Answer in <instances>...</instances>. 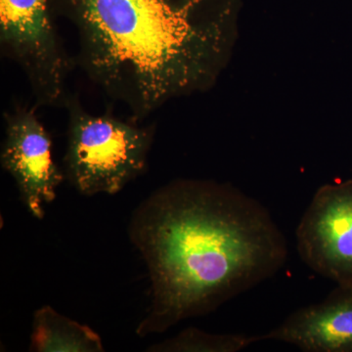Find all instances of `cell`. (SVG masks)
Instances as JSON below:
<instances>
[{
  "label": "cell",
  "instance_id": "7a4b0ae2",
  "mask_svg": "<svg viewBox=\"0 0 352 352\" xmlns=\"http://www.w3.org/2000/svg\"><path fill=\"white\" fill-rule=\"evenodd\" d=\"M75 28L85 76L131 119L214 82L224 45L226 0H52Z\"/></svg>",
  "mask_w": 352,
  "mask_h": 352
},
{
  "label": "cell",
  "instance_id": "277c9868",
  "mask_svg": "<svg viewBox=\"0 0 352 352\" xmlns=\"http://www.w3.org/2000/svg\"><path fill=\"white\" fill-rule=\"evenodd\" d=\"M52 0H0V52L19 67L36 108H64L76 65L58 32Z\"/></svg>",
  "mask_w": 352,
  "mask_h": 352
},
{
  "label": "cell",
  "instance_id": "8992f818",
  "mask_svg": "<svg viewBox=\"0 0 352 352\" xmlns=\"http://www.w3.org/2000/svg\"><path fill=\"white\" fill-rule=\"evenodd\" d=\"M36 109L17 105L3 113L6 136L0 164L15 180L32 217L43 219L44 207L56 198L65 173L53 160L52 139Z\"/></svg>",
  "mask_w": 352,
  "mask_h": 352
},
{
  "label": "cell",
  "instance_id": "5b68a950",
  "mask_svg": "<svg viewBox=\"0 0 352 352\" xmlns=\"http://www.w3.org/2000/svg\"><path fill=\"white\" fill-rule=\"evenodd\" d=\"M296 238L308 267L337 286L352 289V179L317 190Z\"/></svg>",
  "mask_w": 352,
  "mask_h": 352
},
{
  "label": "cell",
  "instance_id": "3957f363",
  "mask_svg": "<svg viewBox=\"0 0 352 352\" xmlns=\"http://www.w3.org/2000/svg\"><path fill=\"white\" fill-rule=\"evenodd\" d=\"M65 176L85 196L115 195L143 175L154 142L156 124L122 120L107 111L94 115L78 94L69 91Z\"/></svg>",
  "mask_w": 352,
  "mask_h": 352
},
{
  "label": "cell",
  "instance_id": "9c48e42d",
  "mask_svg": "<svg viewBox=\"0 0 352 352\" xmlns=\"http://www.w3.org/2000/svg\"><path fill=\"white\" fill-rule=\"evenodd\" d=\"M261 342V335L210 333L197 328H187L171 339L150 346L154 352H237L254 342Z\"/></svg>",
  "mask_w": 352,
  "mask_h": 352
},
{
  "label": "cell",
  "instance_id": "ba28073f",
  "mask_svg": "<svg viewBox=\"0 0 352 352\" xmlns=\"http://www.w3.org/2000/svg\"><path fill=\"white\" fill-rule=\"evenodd\" d=\"M30 351L102 352L105 349L91 328L44 305L34 312Z\"/></svg>",
  "mask_w": 352,
  "mask_h": 352
},
{
  "label": "cell",
  "instance_id": "6da1fadb",
  "mask_svg": "<svg viewBox=\"0 0 352 352\" xmlns=\"http://www.w3.org/2000/svg\"><path fill=\"white\" fill-rule=\"evenodd\" d=\"M129 238L152 282L139 337L214 311L288 258L286 238L258 200L206 180H175L153 192L132 215Z\"/></svg>",
  "mask_w": 352,
  "mask_h": 352
},
{
  "label": "cell",
  "instance_id": "52a82bcc",
  "mask_svg": "<svg viewBox=\"0 0 352 352\" xmlns=\"http://www.w3.org/2000/svg\"><path fill=\"white\" fill-rule=\"evenodd\" d=\"M261 337L305 352H352V289L337 286L325 300L296 310Z\"/></svg>",
  "mask_w": 352,
  "mask_h": 352
}]
</instances>
